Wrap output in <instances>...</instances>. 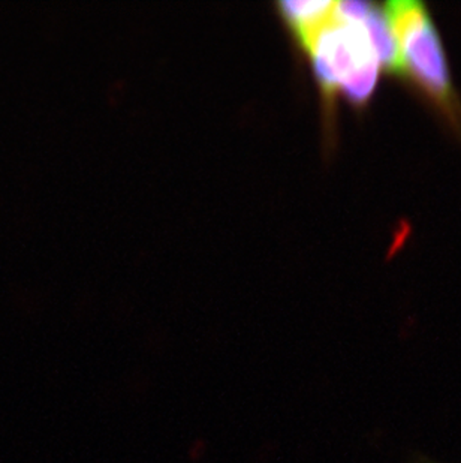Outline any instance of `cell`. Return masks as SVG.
Returning a JSON list of instances; mask_svg holds the SVG:
<instances>
[{"label": "cell", "mask_w": 461, "mask_h": 463, "mask_svg": "<svg viewBox=\"0 0 461 463\" xmlns=\"http://www.w3.org/2000/svg\"><path fill=\"white\" fill-rule=\"evenodd\" d=\"M314 68L324 99L337 95L355 107H364L373 97L381 74V61L362 20L334 13L303 47Z\"/></svg>", "instance_id": "cell-1"}, {"label": "cell", "mask_w": 461, "mask_h": 463, "mask_svg": "<svg viewBox=\"0 0 461 463\" xmlns=\"http://www.w3.org/2000/svg\"><path fill=\"white\" fill-rule=\"evenodd\" d=\"M400 54V75L419 86L453 123L461 109L449 74L439 32L426 5L417 0H394L383 5Z\"/></svg>", "instance_id": "cell-2"}]
</instances>
